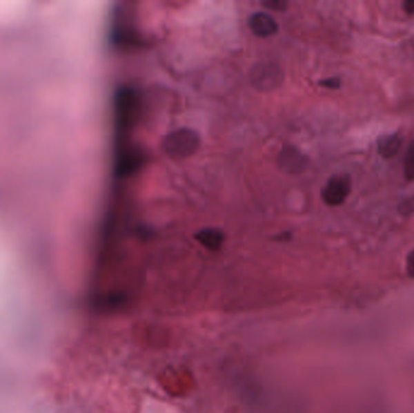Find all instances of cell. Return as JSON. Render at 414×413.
<instances>
[{
    "mask_svg": "<svg viewBox=\"0 0 414 413\" xmlns=\"http://www.w3.org/2000/svg\"><path fill=\"white\" fill-rule=\"evenodd\" d=\"M408 271L414 276V251L408 257Z\"/></svg>",
    "mask_w": 414,
    "mask_h": 413,
    "instance_id": "obj_12",
    "label": "cell"
},
{
    "mask_svg": "<svg viewBox=\"0 0 414 413\" xmlns=\"http://www.w3.org/2000/svg\"><path fill=\"white\" fill-rule=\"evenodd\" d=\"M264 6H268V8H271V9H276V10H282L286 6H285V3H282V1H273V3H266V4H264Z\"/></svg>",
    "mask_w": 414,
    "mask_h": 413,
    "instance_id": "obj_11",
    "label": "cell"
},
{
    "mask_svg": "<svg viewBox=\"0 0 414 413\" xmlns=\"http://www.w3.org/2000/svg\"><path fill=\"white\" fill-rule=\"evenodd\" d=\"M404 173L407 181H414V141L411 142L404 155Z\"/></svg>",
    "mask_w": 414,
    "mask_h": 413,
    "instance_id": "obj_8",
    "label": "cell"
},
{
    "mask_svg": "<svg viewBox=\"0 0 414 413\" xmlns=\"http://www.w3.org/2000/svg\"><path fill=\"white\" fill-rule=\"evenodd\" d=\"M351 191V180L348 175H335L326 183L322 199L328 206H338L346 200Z\"/></svg>",
    "mask_w": 414,
    "mask_h": 413,
    "instance_id": "obj_2",
    "label": "cell"
},
{
    "mask_svg": "<svg viewBox=\"0 0 414 413\" xmlns=\"http://www.w3.org/2000/svg\"><path fill=\"white\" fill-rule=\"evenodd\" d=\"M402 146V136L400 133L385 135L378 141V152L383 157H393L399 153Z\"/></svg>",
    "mask_w": 414,
    "mask_h": 413,
    "instance_id": "obj_6",
    "label": "cell"
},
{
    "mask_svg": "<svg viewBox=\"0 0 414 413\" xmlns=\"http://www.w3.org/2000/svg\"><path fill=\"white\" fill-rule=\"evenodd\" d=\"M248 25H250L252 32L262 38L275 35L276 30H277L275 20L266 12L253 14L250 17Z\"/></svg>",
    "mask_w": 414,
    "mask_h": 413,
    "instance_id": "obj_3",
    "label": "cell"
},
{
    "mask_svg": "<svg viewBox=\"0 0 414 413\" xmlns=\"http://www.w3.org/2000/svg\"><path fill=\"white\" fill-rule=\"evenodd\" d=\"M197 238V240L200 241L202 245L206 246L207 249L216 250L219 246L222 245L224 236H223L222 231H218V229L208 228V229L200 231Z\"/></svg>",
    "mask_w": 414,
    "mask_h": 413,
    "instance_id": "obj_7",
    "label": "cell"
},
{
    "mask_svg": "<svg viewBox=\"0 0 414 413\" xmlns=\"http://www.w3.org/2000/svg\"><path fill=\"white\" fill-rule=\"evenodd\" d=\"M320 84L322 85V86L327 88V89H338V88H339L340 81L339 79L330 78L322 80V81H320Z\"/></svg>",
    "mask_w": 414,
    "mask_h": 413,
    "instance_id": "obj_9",
    "label": "cell"
},
{
    "mask_svg": "<svg viewBox=\"0 0 414 413\" xmlns=\"http://www.w3.org/2000/svg\"><path fill=\"white\" fill-rule=\"evenodd\" d=\"M282 72L276 68L275 66H264L261 68L255 69L253 74V83L257 88L263 89H273L275 88L279 81H282Z\"/></svg>",
    "mask_w": 414,
    "mask_h": 413,
    "instance_id": "obj_4",
    "label": "cell"
},
{
    "mask_svg": "<svg viewBox=\"0 0 414 413\" xmlns=\"http://www.w3.org/2000/svg\"><path fill=\"white\" fill-rule=\"evenodd\" d=\"M404 12H407V14H408V15H413V14H414V0H408V1H404Z\"/></svg>",
    "mask_w": 414,
    "mask_h": 413,
    "instance_id": "obj_10",
    "label": "cell"
},
{
    "mask_svg": "<svg viewBox=\"0 0 414 413\" xmlns=\"http://www.w3.org/2000/svg\"><path fill=\"white\" fill-rule=\"evenodd\" d=\"M200 140L195 131L190 128H178L176 131L168 133L165 138L164 151L168 157L184 159L197 152Z\"/></svg>",
    "mask_w": 414,
    "mask_h": 413,
    "instance_id": "obj_1",
    "label": "cell"
},
{
    "mask_svg": "<svg viewBox=\"0 0 414 413\" xmlns=\"http://www.w3.org/2000/svg\"><path fill=\"white\" fill-rule=\"evenodd\" d=\"M280 164L282 168L285 169V171H290V173H298L306 166L303 154L298 152L296 148L292 147L284 149V152L280 155Z\"/></svg>",
    "mask_w": 414,
    "mask_h": 413,
    "instance_id": "obj_5",
    "label": "cell"
}]
</instances>
